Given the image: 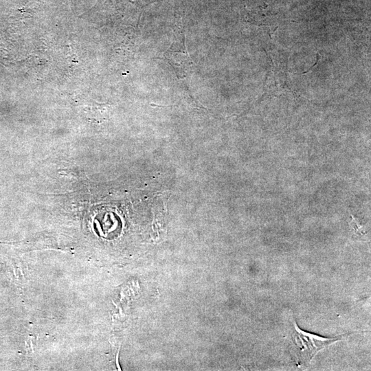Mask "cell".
<instances>
[{"label": "cell", "instance_id": "cell-1", "mask_svg": "<svg viewBox=\"0 0 371 371\" xmlns=\"http://www.w3.org/2000/svg\"><path fill=\"white\" fill-rule=\"evenodd\" d=\"M293 330L291 335L293 352L298 363H308L322 349L340 339V337L325 338L302 330L293 322Z\"/></svg>", "mask_w": 371, "mask_h": 371}, {"label": "cell", "instance_id": "cell-2", "mask_svg": "<svg viewBox=\"0 0 371 371\" xmlns=\"http://www.w3.org/2000/svg\"><path fill=\"white\" fill-rule=\"evenodd\" d=\"M166 60L174 69L179 78H186L190 72L192 62L185 45V37L182 30L178 32L175 41L164 55Z\"/></svg>", "mask_w": 371, "mask_h": 371}]
</instances>
